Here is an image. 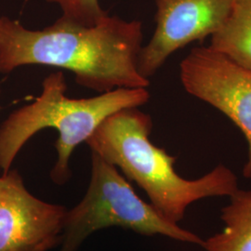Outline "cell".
I'll use <instances>...</instances> for the list:
<instances>
[{"mask_svg": "<svg viewBox=\"0 0 251 251\" xmlns=\"http://www.w3.org/2000/svg\"><path fill=\"white\" fill-rule=\"evenodd\" d=\"M143 25L110 16L92 26L62 16L41 30L4 17L0 36V74L25 65H46L74 73L81 87L99 94L117 89L147 88L138 70Z\"/></svg>", "mask_w": 251, "mask_h": 251, "instance_id": "obj_1", "label": "cell"}, {"mask_svg": "<svg viewBox=\"0 0 251 251\" xmlns=\"http://www.w3.org/2000/svg\"><path fill=\"white\" fill-rule=\"evenodd\" d=\"M152 119L138 107L107 117L86 142L105 161L119 168L126 179L144 190L162 216L178 225L191 204L211 197H231L238 179L225 165L201 178L186 179L174 169L176 157L151 143Z\"/></svg>", "mask_w": 251, "mask_h": 251, "instance_id": "obj_2", "label": "cell"}, {"mask_svg": "<svg viewBox=\"0 0 251 251\" xmlns=\"http://www.w3.org/2000/svg\"><path fill=\"white\" fill-rule=\"evenodd\" d=\"M67 84L63 72L50 74L42 82V92L33 102L13 111L0 126V170L7 173L25 144L38 131L52 127L59 132L55 143L58 159L50 172L57 184L71 176L69 160L75 148L86 143L107 117L126 108L145 104L149 91L117 89L92 98L66 96Z\"/></svg>", "mask_w": 251, "mask_h": 251, "instance_id": "obj_3", "label": "cell"}, {"mask_svg": "<svg viewBox=\"0 0 251 251\" xmlns=\"http://www.w3.org/2000/svg\"><path fill=\"white\" fill-rule=\"evenodd\" d=\"M111 226L147 236L162 234L201 247L204 243L199 235L171 223L144 202L117 167L91 152L90 186L80 203L67 211L61 251H75L90 233Z\"/></svg>", "mask_w": 251, "mask_h": 251, "instance_id": "obj_4", "label": "cell"}, {"mask_svg": "<svg viewBox=\"0 0 251 251\" xmlns=\"http://www.w3.org/2000/svg\"><path fill=\"white\" fill-rule=\"evenodd\" d=\"M179 74L189 94L220 110L242 131L249 144L243 175L251 179V69L209 47H198L182 60Z\"/></svg>", "mask_w": 251, "mask_h": 251, "instance_id": "obj_5", "label": "cell"}, {"mask_svg": "<svg viewBox=\"0 0 251 251\" xmlns=\"http://www.w3.org/2000/svg\"><path fill=\"white\" fill-rule=\"evenodd\" d=\"M154 1L156 27L138 58V70L147 79L171 54L218 32L229 17L233 3V0Z\"/></svg>", "mask_w": 251, "mask_h": 251, "instance_id": "obj_6", "label": "cell"}, {"mask_svg": "<svg viewBox=\"0 0 251 251\" xmlns=\"http://www.w3.org/2000/svg\"><path fill=\"white\" fill-rule=\"evenodd\" d=\"M67 209L29 193L22 176H0V251H47L62 242Z\"/></svg>", "mask_w": 251, "mask_h": 251, "instance_id": "obj_7", "label": "cell"}, {"mask_svg": "<svg viewBox=\"0 0 251 251\" xmlns=\"http://www.w3.org/2000/svg\"><path fill=\"white\" fill-rule=\"evenodd\" d=\"M222 208L225 228L204 240L206 251H251V190L237 189Z\"/></svg>", "mask_w": 251, "mask_h": 251, "instance_id": "obj_8", "label": "cell"}, {"mask_svg": "<svg viewBox=\"0 0 251 251\" xmlns=\"http://www.w3.org/2000/svg\"><path fill=\"white\" fill-rule=\"evenodd\" d=\"M208 47L251 69V0H233L229 17L211 36Z\"/></svg>", "mask_w": 251, "mask_h": 251, "instance_id": "obj_9", "label": "cell"}, {"mask_svg": "<svg viewBox=\"0 0 251 251\" xmlns=\"http://www.w3.org/2000/svg\"><path fill=\"white\" fill-rule=\"evenodd\" d=\"M56 4L62 10V17L85 26L95 25L107 16L99 0H47Z\"/></svg>", "mask_w": 251, "mask_h": 251, "instance_id": "obj_10", "label": "cell"}, {"mask_svg": "<svg viewBox=\"0 0 251 251\" xmlns=\"http://www.w3.org/2000/svg\"><path fill=\"white\" fill-rule=\"evenodd\" d=\"M3 23H4V17H0V36H1V32H2Z\"/></svg>", "mask_w": 251, "mask_h": 251, "instance_id": "obj_11", "label": "cell"}, {"mask_svg": "<svg viewBox=\"0 0 251 251\" xmlns=\"http://www.w3.org/2000/svg\"><path fill=\"white\" fill-rule=\"evenodd\" d=\"M0 97H1V88H0ZM0 109H1V104H0Z\"/></svg>", "mask_w": 251, "mask_h": 251, "instance_id": "obj_12", "label": "cell"}]
</instances>
